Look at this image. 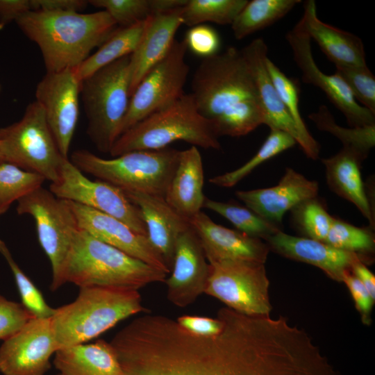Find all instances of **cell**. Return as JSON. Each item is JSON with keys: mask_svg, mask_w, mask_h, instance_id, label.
Here are the masks:
<instances>
[{"mask_svg": "<svg viewBox=\"0 0 375 375\" xmlns=\"http://www.w3.org/2000/svg\"><path fill=\"white\" fill-rule=\"evenodd\" d=\"M131 55L98 70L81 83L86 133L101 152L110 153L122 133L130 94Z\"/></svg>", "mask_w": 375, "mask_h": 375, "instance_id": "8", "label": "cell"}, {"mask_svg": "<svg viewBox=\"0 0 375 375\" xmlns=\"http://www.w3.org/2000/svg\"><path fill=\"white\" fill-rule=\"evenodd\" d=\"M215 335L194 334L171 318L133 319L110 344L122 375H335L303 329L286 318L222 308Z\"/></svg>", "mask_w": 375, "mask_h": 375, "instance_id": "1", "label": "cell"}, {"mask_svg": "<svg viewBox=\"0 0 375 375\" xmlns=\"http://www.w3.org/2000/svg\"><path fill=\"white\" fill-rule=\"evenodd\" d=\"M300 0L248 1L231 24L234 37L242 40L285 16Z\"/></svg>", "mask_w": 375, "mask_h": 375, "instance_id": "30", "label": "cell"}, {"mask_svg": "<svg viewBox=\"0 0 375 375\" xmlns=\"http://www.w3.org/2000/svg\"><path fill=\"white\" fill-rule=\"evenodd\" d=\"M88 3L85 0H31L33 10L81 12Z\"/></svg>", "mask_w": 375, "mask_h": 375, "instance_id": "47", "label": "cell"}, {"mask_svg": "<svg viewBox=\"0 0 375 375\" xmlns=\"http://www.w3.org/2000/svg\"><path fill=\"white\" fill-rule=\"evenodd\" d=\"M147 312L138 290L80 288L74 301L56 308L51 324L60 349L86 343L119 322Z\"/></svg>", "mask_w": 375, "mask_h": 375, "instance_id": "5", "label": "cell"}, {"mask_svg": "<svg viewBox=\"0 0 375 375\" xmlns=\"http://www.w3.org/2000/svg\"><path fill=\"white\" fill-rule=\"evenodd\" d=\"M183 40L188 49L203 58L217 53L221 42L216 30L206 24L190 27Z\"/></svg>", "mask_w": 375, "mask_h": 375, "instance_id": "42", "label": "cell"}, {"mask_svg": "<svg viewBox=\"0 0 375 375\" xmlns=\"http://www.w3.org/2000/svg\"><path fill=\"white\" fill-rule=\"evenodd\" d=\"M365 159L353 150L342 147L333 156L322 162L326 167V181L330 189L338 196L353 203L374 227L372 208L362 182L360 167Z\"/></svg>", "mask_w": 375, "mask_h": 375, "instance_id": "27", "label": "cell"}, {"mask_svg": "<svg viewBox=\"0 0 375 375\" xmlns=\"http://www.w3.org/2000/svg\"><path fill=\"white\" fill-rule=\"evenodd\" d=\"M342 281L348 287L356 307L361 315L362 322L368 324L370 322V312L374 299H372L365 287L351 272H347L344 274Z\"/></svg>", "mask_w": 375, "mask_h": 375, "instance_id": "44", "label": "cell"}, {"mask_svg": "<svg viewBox=\"0 0 375 375\" xmlns=\"http://www.w3.org/2000/svg\"><path fill=\"white\" fill-rule=\"evenodd\" d=\"M356 101L375 115V76L367 66H335Z\"/></svg>", "mask_w": 375, "mask_h": 375, "instance_id": "41", "label": "cell"}, {"mask_svg": "<svg viewBox=\"0 0 375 375\" xmlns=\"http://www.w3.org/2000/svg\"><path fill=\"white\" fill-rule=\"evenodd\" d=\"M209 272L199 238L190 225L178 238L171 274L165 281L169 301L181 308L192 303L205 292Z\"/></svg>", "mask_w": 375, "mask_h": 375, "instance_id": "18", "label": "cell"}, {"mask_svg": "<svg viewBox=\"0 0 375 375\" xmlns=\"http://www.w3.org/2000/svg\"><path fill=\"white\" fill-rule=\"evenodd\" d=\"M191 90L197 110L215 129L262 107L241 50L233 47L202 60L193 74Z\"/></svg>", "mask_w": 375, "mask_h": 375, "instance_id": "3", "label": "cell"}, {"mask_svg": "<svg viewBox=\"0 0 375 375\" xmlns=\"http://www.w3.org/2000/svg\"><path fill=\"white\" fill-rule=\"evenodd\" d=\"M189 222L199 238L208 263L225 260L265 262L269 249L260 239L216 224L202 211Z\"/></svg>", "mask_w": 375, "mask_h": 375, "instance_id": "19", "label": "cell"}, {"mask_svg": "<svg viewBox=\"0 0 375 375\" xmlns=\"http://www.w3.org/2000/svg\"><path fill=\"white\" fill-rule=\"evenodd\" d=\"M0 88H1V86H0Z\"/></svg>", "mask_w": 375, "mask_h": 375, "instance_id": "52", "label": "cell"}, {"mask_svg": "<svg viewBox=\"0 0 375 375\" xmlns=\"http://www.w3.org/2000/svg\"><path fill=\"white\" fill-rule=\"evenodd\" d=\"M176 322L185 330L202 336L217 335L222 328V323L217 317L214 319L197 315H183L179 317Z\"/></svg>", "mask_w": 375, "mask_h": 375, "instance_id": "45", "label": "cell"}, {"mask_svg": "<svg viewBox=\"0 0 375 375\" xmlns=\"http://www.w3.org/2000/svg\"><path fill=\"white\" fill-rule=\"evenodd\" d=\"M247 0H188L182 8L183 25L192 27L205 22L231 25Z\"/></svg>", "mask_w": 375, "mask_h": 375, "instance_id": "35", "label": "cell"}, {"mask_svg": "<svg viewBox=\"0 0 375 375\" xmlns=\"http://www.w3.org/2000/svg\"><path fill=\"white\" fill-rule=\"evenodd\" d=\"M205 294L248 315H269V281L265 263L248 260H225L209 263Z\"/></svg>", "mask_w": 375, "mask_h": 375, "instance_id": "11", "label": "cell"}, {"mask_svg": "<svg viewBox=\"0 0 375 375\" xmlns=\"http://www.w3.org/2000/svg\"><path fill=\"white\" fill-rule=\"evenodd\" d=\"M183 7L154 14L146 19L139 42L131 54V96L147 72L170 49L183 25Z\"/></svg>", "mask_w": 375, "mask_h": 375, "instance_id": "22", "label": "cell"}, {"mask_svg": "<svg viewBox=\"0 0 375 375\" xmlns=\"http://www.w3.org/2000/svg\"><path fill=\"white\" fill-rule=\"evenodd\" d=\"M124 194L140 210L147 238L171 272L178 238L190 226L189 221L176 212L163 197L136 192Z\"/></svg>", "mask_w": 375, "mask_h": 375, "instance_id": "23", "label": "cell"}, {"mask_svg": "<svg viewBox=\"0 0 375 375\" xmlns=\"http://www.w3.org/2000/svg\"><path fill=\"white\" fill-rule=\"evenodd\" d=\"M269 249L286 258L304 262L324 271L329 277L342 281L357 261L371 260L369 256L334 248L324 242L286 234L282 231L265 239Z\"/></svg>", "mask_w": 375, "mask_h": 375, "instance_id": "21", "label": "cell"}, {"mask_svg": "<svg viewBox=\"0 0 375 375\" xmlns=\"http://www.w3.org/2000/svg\"><path fill=\"white\" fill-rule=\"evenodd\" d=\"M3 162H5L4 156L3 154L2 148L0 144V164Z\"/></svg>", "mask_w": 375, "mask_h": 375, "instance_id": "49", "label": "cell"}, {"mask_svg": "<svg viewBox=\"0 0 375 375\" xmlns=\"http://www.w3.org/2000/svg\"><path fill=\"white\" fill-rule=\"evenodd\" d=\"M301 19L310 39L335 66H367L363 43L351 33L322 22L314 0L306 1Z\"/></svg>", "mask_w": 375, "mask_h": 375, "instance_id": "25", "label": "cell"}, {"mask_svg": "<svg viewBox=\"0 0 375 375\" xmlns=\"http://www.w3.org/2000/svg\"><path fill=\"white\" fill-rule=\"evenodd\" d=\"M324 242L338 249L368 256L374 249L375 240L372 227H357L333 218Z\"/></svg>", "mask_w": 375, "mask_h": 375, "instance_id": "38", "label": "cell"}, {"mask_svg": "<svg viewBox=\"0 0 375 375\" xmlns=\"http://www.w3.org/2000/svg\"><path fill=\"white\" fill-rule=\"evenodd\" d=\"M54 355L55 367L65 375H122L112 347L103 340L62 348Z\"/></svg>", "mask_w": 375, "mask_h": 375, "instance_id": "28", "label": "cell"}, {"mask_svg": "<svg viewBox=\"0 0 375 375\" xmlns=\"http://www.w3.org/2000/svg\"><path fill=\"white\" fill-rule=\"evenodd\" d=\"M187 51L185 40L175 39L167 54L144 75L131 96L121 135L185 94L190 72L185 58Z\"/></svg>", "mask_w": 375, "mask_h": 375, "instance_id": "12", "label": "cell"}, {"mask_svg": "<svg viewBox=\"0 0 375 375\" xmlns=\"http://www.w3.org/2000/svg\"><path fill=\"white\" fill-rule=\"evenodd\" d=\"M15 22L38 47L47 72L78 67L108 38L117 25L102 10L90 13L33 10Z\"/></svg>", "mask_w": 375, "mask_h": 375, "instance_id": "2", "label": "cell"}, {"mask_svg": "<svg viewBox=\"0 0 375 375\" xmlns=\"http://www.w3.org/2000/svg\"><path fill=\"white\" fill-rule=\"evenodd\" d=\"M318 183L287 168L278 183L273 187L238 190L236 197L245 206L266 220L281 227L283 217L300 203L317 196Z\"/></svg>", "mask_w": 375, "mask_h": 375, "instance_id": "20", "label": "cell"}, {"mask_svg": "<svg viewBox=\"0 0 375 375\" xmlns=\"http://www.w3.org/2000/svg\"><path fill=\"white\" fill-rule=\"evenodd\" d=\"M351 273L362 283L373 299H375V276L362 261L356 262L351 267ZM375 300V299H374Z\"/></svg>", "mask_w": 375, "mask_h": 375, "instance_id": "48", "label": "cell"}, {"mask_svg": "<svg viewBox=\"0 0 375 375\" xmlns=\"http://www.w3.org/2000/svg\"><path fill=\"white\" fill-rule=\"evenodd\" d=\"M188 0H89L88 3L106 11L116 24L129 26L150 16L184 6Z\"/></svg>", "mask_w": 375, "mask_h": 375, "instance_id": "32", "label": "cell"}, {"mask_svg": "<svg viewBox=\"0 0 375 375\" xmlns=\"http://www.w3.org/2000/svg\"><path fill=\"white\" fill-rule=\"evenodd\" d=\"M67 201L80 228L136 259L167 274L170 273L163 258L147 236L135 232L117 218L79 203Z\"/></svg>", "mask_w": 375, "mask_h": 375, "instance_id": "17", "label": "cell"}, {"mask_svg": "<svg viewBox=\"0 0 375 375\" xmlns=\"http://www.w3.org/2000/svg\"><path fill=\"white\" fill-rule=\"evenodd\" d=\"M14 276L22 306L35 318H51L56 308L46 301L42 293L28 276L21 269L4 244L0 251Z\"/></svg>", "mask_w": 375, "mask_h": 375, "instance_id": "40", "label": "cell"}, {"mask_svg": "<svg viewBox=\"0 0 375 375\" xmlns=\"http://www.w3.org/2000/svg\"><path fill=\"white\" fill-rule=\"evenodd\" d=\"M4 244H5V243H4L3 241H1V240H0V251H1L2 247H3V245Z\"/></svg>", "mask_w": 375, "mask_h": 375, "instance_id": "50", "label": "cell"}, {"mask_svg": "<svg viewBox=\"0 0 375 375\" xmlns=\"http://www.w3.org/2000/svg\"><path fill=\"white\" fill-rule=\"evenodd\" d=\"M180 152L169 148L134 151L106 159L88 150L78 149L71 154L69 160L83 173L108 183L124 193L164 197Z\"/></svg>", "mask_w": 375, "mask_h": 375, "instance_id": "7", "label": "cell"}, {"mask_svg": "<svg viewBox=\"0 0 375 375\" xmlns=\"http://www.w3.org/2000/svg\"><path fill=\"white\" fill-rule=\"evenodd\" d=\"M308 117L322 131L328 132L342 143L343 147L354 151L364 159L375 144V125L364 127L345 128L335 122L328 108L322 105Z\"/></svg>", "mask_w": 375, "mask_h": 375, "instance_id": "34", "label": "cell"}, {"mask_svg": "<svg viewBox=\"0 0 375 375\" xmlns=\"http://www.w3.org/2000/svg\"><path fill=\"white\" fill-rule=\"evenodd\" d=\"M17 202L19 215H28L34 219L40 244L51 266L50 289L56 291L65 284V265L79 228L75 215L67 200L42 187Z\"/></svg>", "mask_w": 375, "mask_h": 375, "instance_id": "10", "label": "cell"}, {"mask_svg": "<svg viewBox=\"0 0 375 375\" xmlns=\"http://www.w3.org/2000/svg\"><path fill=\"white\" fill-rule=\"evenodd\" d=\"M29 11L31 0H0V30Z\"/></svg>", "mask_w": 375, "mask_h": 375, "instance_id": "46", "label": "cell"}, {"mask_svg": "<svg viewBox=\"0 0 375 375\" xmlns=\"http://www.w3.org/2000/svg\"><path fill=\"white\" fill-rule=\"evenodd\" d=\"M34 318L21 303L0 294V340H6Z\"/></svg>", "mask_w": 375, "mask_h": 375, "instance_id": "43", "label": "cell"}, {"mask_svg": "<svg viewBox=\"0 0 375 375\" xmlns=\"http://www.w3.org/2000/svg\"><path fill=\"white\" fill-rule=\"evenodd\" d=\"M49 190L57 197L112 216L135 232L147 237L139 208L119 188L101 180L92 181L69 158L62 162L58 179Z\"/></svg>", "mask_w": 375, "mask_h": 375, "instance_id": "13", "label": "cell"}, {"mask_svg": "<svg viewBox=\"0 0 375 375\" xmlns=\"http://www.w3.org/2000/svg\"><path fill=\"white\" fill-rule=\"evenodd\" d=\"M291 212L295 225L306 238L325 241L334 217L317 197L300 203Z\"/></svg>", "mask_w": 375, "mask_h": 375, "instance_id": "39", "label": "cell"}, {"mask_svg": "<svg viewBox=\"0 0 375 375\" xmlns=\"http://www.w3.org/2000/svg\"><path fill=\"white\" fill-rule=\"evenodd\" d=\"M176 141L203 149H221L212 122L199 112L190 93L123 133L110 154L117 157L134 151L159 150Z\"/></svg>", "mask_w": 375, "mask_h": 375, "instance_id": "6", "label": "cell"}, {"mask_svg": "<svg viewBox=\"0 0 375 375\" xmlns=\"http://www.w3.org/2000/svg\"><path fill=\"white\" fill-rule=\"evenodd\" d=\"M296 144V140L287 133L270 129V133L262 145L249 161L235 170L210 178L209 182L219 187L231 188L249 174L260 164L292 147Z\"/></svg>", "mask_w": 375, "mask_h": 375, "instance_id": "36", "label": "cell"}, {"mask_svg": "<svg viewBox=\"0 0 375 375\" xmlns=\"http://www.w3.org/2000/svg\"><path fill=\"white\" fill-rule=\"evenodd\" d=\"M201 156L197 147L181 151L178 165L165 194L167 203L187 220L200 212L205 195Z\"/></svg>", "mask_w": 375, "mask_h": 375, "instance_id": "26", "label": "cell"}, {"mask_svg": "<svg viewBox=\"0 0 375 375\" xmlns=\"http://www.w3.org/2000/svg\"><path fill=\"white\" fill-rule=\"evenodd\" d=\"M0 144L6 162L38 174L51 183L58 179L65 158L35 100L27 106L19 121L0 128Z\"/></svg>", "mask_w": 375, "mask_h": 375, "instance_id": "9", "label": "cell"}, {"mask_svg": "<svg viewBox=\"0 0 375 375\" xmlns=\"http://www.w3.org/2000/svg\"><path fill=\"white\" fill-rule=\"evenodd\" d=\"M51 318H33L0 346L2 375H44L58 351Z\"/></svg>", "mask_w": 375, "mask_h": 375, "instance_id": "16", "label": "cell"}, {"mask_svg": "<svg viewBox=\"0 0 375 375\" xmlns=\"http://www.w3.org/2000/svg\"><path fill=\"white\" fill-rule=\"evenodd\" d=\"M255 81L265 115V124L290 135L299 144L300 138L294 122L282 103L266 67L267 47L262 38H256L241 49Z\"/></svg>", "mask_w": 375, "mask_h": 375, "instance_id": "24", "label": "cell"}, {"mask_svg": "<svg viewBox=\"0 0 375 375\" xmlns=\"http://www.w3.org/2000/svg\"><path fill=\"white\" fill-rule=\"evenodd\" d=\"M266 67L282 103L296 125L300 138L299 144L308 158L317 159L319 144L309 133L299 111V85L294 80L288 78L268 57Z\"/></svg>", "mask_w": 375, "mask_h": 375, "instance_id": "31", "label": "cell"}, {"mask_svg": "<svg viewBox=\"0 0 375 375\" xmlns=\"http://www.w3.org/2000/svg\"><path fill=\"white\" fill-rule=\"evenodd\" d=\"M45 178L8 162L0 164V215L17 201L42 187Z\"/></svg>", "mask_w": 375, "mask_h": 375, "instance_id": "37", "label": "cell"}, {"mask_svg": "<svg viewBox=\"0 0 375 375\" xmlns=\"http://www.w3.org/2000/svg\"><path fill=\"white\" fill-rule=\"evenodd\" d=\"M81 82L75 69L47 72L35 89V101L42 106L59 151L69 158L76 130Z\"/></svg>", "mask_w": 375, "mask_h": 375, "instance_id": "14", "label": "cell"}, {"mask_svg": "<svg viewBox=\"0 0 375 375\" xmlns=\"http://www.w3.org/2000/svg\"><path fill=\"white\" fill-rule=\"evenodd\" d=\"M145 21L146 19L129 26L115 28L96 52L90 54L74 68L80 81L110 63L131 55L139 42Z\"/></svg>", "mask_w": 375, "mask_h": 375, "instance_id": "29", "label": "cell"}, {"mask_svg": "<svg viewBox=\"0 0 375 375\" xmlns=\"http://www.w3.org/2000/svg\"><path fill=\"white\" fill-rule=\"evenodd\" d=\"M167 274L106 244L87 231H76L65 265L63 281L79 288L138 290L163 283Z\"/></svg>", "mask_w": 375, "mask_h": 375, "instance_id": "4", "label": "cell"}, {"mask_svg": "<svg viewBox=\"0 0 375 375\" xmlns=\"http://www.w3.org/2000/svg\"><path fill=\"white\" fill-rule=\"evenodd\" d=\"M203 208L224 217L238 231L260 240H265L281 231L277 225L262 218L249 208L233 202L218 201L206 197Z\"/></svg>", "mask_w": 375, "mask_h": 375, "instance_id": "33", "label": "cell"}, {"mask_svg": "<svg viewBox=\"0 0 375 375\" xmlns=\"http://www.w3.org/2000/svg\"><path fill=\"white\" fill-rule=\"evenodd\" d=\"M56 375H65V374H63L59 372L58 374H56Z\"/></svg>", "mask_w": 375, "mask_h": 375, "instance_id": "51", "label": "cell"}, {"mask_svg": "<svg viewBox=\"0 0 375 375\" xmlns=\"http://www.w3.org/2000/svg\"><path fill=\"white\" fill-rule=\"evenodd\" d=\"M285 38L304 83L321 89L345 116L351 127L375 125V115L356 101L343 81L336 74L328 75L318 67L312 53L311 39L301 20L288 32Z\"/></svg>", "mask_w": 375, "mask_h": 375, "instance_id": "15", "label": "cell"}]
</instances>
